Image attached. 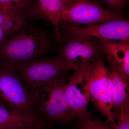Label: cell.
I'll use <instances>...</instances> for the list:
<instances>
[{
	"mask_svg": "<svg viewBox=\"0 0 129 129\" xmlns=\"http://www.w3.org/2000/svg\"><path fill=\"white\" fill-rule=\"evenodd\" d=\"M66 80L57 77L32 90L36 110L42 120L52 125H68L74 121L64 87Z\"/></svg>",
	"mask_w": 129,
	"mask_h": 129,
	"instance_id": "1",
	"label": "cell"
},
{
	"mask_svg": "<svg viewBox=\"0 0 129 129\" xmlns=\"http://www.w3.org/2000/svg\"><path fill=\"white\" fill-rule=\"evenodd\" d=\"M49 44L43 31L26 24L0 47V64L8 65L37 59L46 51Z\"/></svg>",
	"mask_w": 129,
	"mask_h": 129,
	"instance_id": "2",
	"label": "cell"
},
{
	"mask_svg": "<svg viewBox=\"0 0 129 129\" xmlns=\"http://www.w3.org/2000/svg\"><path fill=\"white\" fill-rule=\"evenodd\" d=\"M0 104L12 111L42 120L36 110L32 91L14 70L1 64Z\"/></svg>",
	"mask_w": 129,
	"mask_h": 129,
	"instance_id": "3",
	"label": "cell"
},
{
	"mask_svg": "<svg viewBox=\"0 0 129 129\" xmlns=\"http://www.w3.org/2000/svg\"><path fill=\"white\" fill-rule=\"evenodd\" d=\"M5 66L14 70L32 91L44 83L62 76L70 70L75 71L80 67L67 62L60 56L38 58Z\"/></svg>",
	"mask_w": 129,
	"mask_h": 129,
	"instance_id": "4",
	"label": "cell"
},
{
	"mask_svg": "<svg viewBox=\"0 0 129 129\" xmlns=\"http://www.w3.org/2000/svg\"><path fill=\"white\" fill-rule=\"evenodd\" d=\"M89 90L90 101L96 109L106 116L107 122L115 123V114L112 111L114 95L112 81L110 70L107 68L101 56L92 62Z\"/></svg>",
	"mask_w": 129,
	"mask_h": 129,
	"instance_id": "5",
	"label": "cell"
},
{
	"mask_svg": "<svg viewBox=\"0 0 129 129\" xmlns=\"http://www.w3.org/2000/svg\"><path fill=\"white\" fill-rule=\"evenodd\" d=\"M92 62L81 66L71 76L64 87V92L74 120L90 115L87 111L90 101V77Z\"/></svg>",
	"mask_w": 129,
	"mask_h": 129,
	"instance_id": "6",
	"label": "cell"
},
{
	"mask_svg": "<svg viewBox=\"0 0 129 129\" xmlns=\"http://www.w3.org/2000/svg\"><path fill=\"white\" fill-rule=\"evenodd\" d=\"M59 23L94 24L113 20H123L120 15L103 8L98 3L82 0L69 6L58 14Z\"/></svg>",
	"mask_w": 129,
	"mask_h": 129,
	"instance_id": "7",
	"label": "cell"
},
{
	"mask_svg": "<svg viewBox=\"0 0 129 129\" xmlns=\"http://www.w3.org/2000/svg\"><path fill=\"white\" fill-rule=\"evenodd\" d=\"M63 40L84 37H96L114 41H129V23L123 20H113L99 25L80 27L60 23Z\"/></svg>",
	"mask_w": 129,
	"mask_h": 129,
	"instance_id": "8",
	"label": "cell"
},
{
	"mask_svg": "<svg viewBox=\"0 0 129 129\" xmlns=\"http://www.w3.org/2000/svg\"><path fill=\"white\" fill-rule=\"evenodd\" d=\"M59 53L67 62L80 67L96 61L100 56V48L91 37H80L68 40Z\"/></svg>",
	"mask_w": 129,
	"mask_h": 129,
	"instance_id": "9",
	"label": "cell"
},
{
	"mask_svg": "<svg viewBox=\"0 0 129 129\" xmlns=\"http://www.w3.org/2000/svg\"><path fill=\"white\" fill-rule=\"evenodd\" d=\"M99 39L110 68L120 70L129 76V41Z\"/></svg>",
	"mask_w": 129,
	"mask_h": 129,
	"instance_id": "10",
	"label": "cell"
},
{
	"mask_svg": "<svg viewBox=\"0 0 129 129\" xmlns=\"http://www.w3.org/2000/svg\"><path fill=\"white\" fill-rule=\"evenodd\" d=\"M111 69L110 74L113 86V113L129 109V76L118 70Z\"/></svg>",
	"mask_w": 129,
	"mask_h": 129,
	"instance_id": "11",
	"label": "cell"
},
{
	"mask_svg": "<svg viewBox=\"0 0 129 129\" xmlns=\"http://www.w3.org/2000/svg\"><path fill=\"white\" fill-rule=\"evenodd\" d=\"M40 15L51 21L55 28L56 39L58 41H64L61 34L58 14L70 6L68 0H37Z\"/></svg>",
	"mask_w": 129,
	"mask_h": 129,
	"instance_id": "12",
	"label": "cell"
},
{
	"mask_svg": "<svg viewBox=\"0 0 129 129\" xmlns=\"http://www.w3.org/2000/svg\"><path fill=\"white\" fill-rule=\"evenodd\" d=\"M34 125L51 127L50 124L40 119L15 112L0 104V127L5 128Z\"/></svg>",
	"mask_w": 129,
	"mask_h": 129,
	"instance_id": "13",
	"label": "cell"
},
{
	"mask_svg": "<svg viewBox=\"0 0 129 129\" xmlns=\"http://www.w3.org/2000/svg\"><path fill=\"white\" fill-rule=\"evenodd\" d=\"M24 12L9 14L0 11V47L8 39L26 24Z\"/></svg>",
	"mask_w": 129,
	"mask_h": 129,
	"instance_id": "14",
	"label": "cell"
},
{
	"mask_svg": "<svg viewBox=\"0 0 129 129\" xmlns=\"http://www.w3.org/2000/svg\"><path fill=\"white\" fill-rule=\"evenodd\" d=\"M76 129H115L114 124L104 122L98 117L92 118L90 115L76 120Z\"/></svg>",
	"mask_w": 129,
	"mask_h": 129,
	"instance_id": "15",
	"label": "cell"
},
{
	"mask_svg": "<svg viewBox=\"0 0 129 129\" xmlns=\"http://www.w3.org/2000/svg\"><path fill=\"white\" fill-rule=\"evenodd\" d=\"M29 0H0V11L9 14L23 12Z\"/></svg>",
	"mask_w": 129,
	"mask_h": 129,
	"instance_id": "16",
	"label": "cell"
},
{
	"mask_svg": "<svg viewBox=\"0 0 129 129\" xmlns=\"http://www.w3.org/2000/svg\"><path fill=\"white\" fill-rule=\"evenodd\" d=\"M114 113L117 120L114 124L115 129H129V109H121Z\"/></svg>",
	"mask_w": 129,
	"mask_h": 129,
	"instance_id": "17",
	"label": "cell"
},
{
	"mask_svg": "<svg viewBox=\"0 0 129 129\" xmlns=\"http://www.w3.org/2000/svg\"><path fill=\"white\" fill-rule=\"evenodd\" d=\"M101 1L109 8L110 11L118 15H119V13L124 8L127 1V0Z\"/></svg>",
	"mask_w": 129,
	"mask_h": 129,
	"instance_id": "18",
	"label": "cell"
},
{
	"mask_svg": "<svg viewBox=\"0 0 129 129\" xmlns=\"http://www.w3.org/2000/svg\"><path fill=\"white\" fill-rule=\"evenodd\" d=\"M47 126L42 125H34L30 126H23L15 128H5L0 129H45L47 128Z\"/></svg>",
	"mask_w": 129,
	"mask_h": 129,
	"instance_id": "19",
	"label": "cell"
},
{
	"mask_svg": "<svg viewBox=\"0 0 129 129\" xmlns=\"http://www.w3.org/2000/svg\"><path fill=\"white\" fill-rule=\"evenodd\" d=\"M69 2V3L70 6L71 5H73L74 4H75L76 3L82 0H68Z\"/></svg>",
	"mask_w": 129,
	"mask_h": 129,
	"instance_id": "20",
	"label": "cell"
},
{
	"mask_svg": "<svg viewBox=\"0 0 129 129\" xmlns=\"http://www.w3.org/2000/svg\"><path fill=\"white\" fill-rule=\"evenodd\" d=\"M3 128H2V127H0V129H2Z\"/></svg>",
	"mask_w": 129,
	"mask_h": 129,
	"instance_id": "21",
	"label": "cell"
}]
</instances>
